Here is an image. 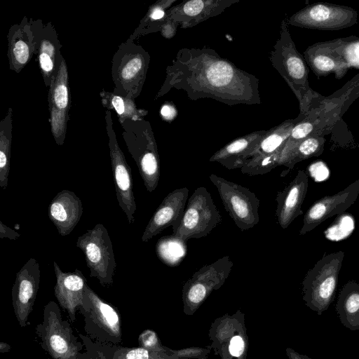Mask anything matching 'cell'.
I'll return each instance as SVG.
<instances>
[{
  "mask_svg": "<svg viewBox=\"0 0 359 359\" xmlns=\"http://www.w3.org/2000/svg\"><path fill=\"white\" fill-rule=\"evenodd\" d=\"M172 88L184 90L192 100L210 98L230 106L261 103L259 80L207 48L177 52L156 98Z\"/></svg>",
  "mask_w": 359,
  "mask_h": 359,
  "instance_id": "6da1fadb",
  "label": "cell"
},
{
  "mask_svg": "<svg viewBox=\"0 0 359 359\" xmlns=\"http://www.w3.org/2000/svg\"><path fill=\"white\" fill-rule=\"evenodd\" d=\"M120 124L122 137L136 163L144 187L152 192L160 179V159L151 126L144 119H126Z\"/></svg>",
  "mask_w": 359,
  "mask_h": 359,
  "instance_id": "7a4b0ae2",
  "label": "cell"
},
{
  "mask_svg": "<svg viewBox=\"0 0 359 359\" xmlns=\"http://www.w3.org/2000/svg\"><path fill=\"white\" fill-rule=\"evenodd\" d=\"M150 56L142 46L129 39L122 43L111 60L113 93L127 98L137 97L144 84Z\"/></svg>",
  "mask_w": 359,
  "mask_h": 359,
  "instance_id": "3957f363",
  "label": "cell"
},
{
  "mask_svg": "<svg viewBox=\"0 0 359 359\" xmlns=\"http://www.w3.org/2000/svg\"><path fill=\"white\" fill-rule=\"evenodd\" d=\"M344 257L341 250L324 255L302 281L303 300L318 315L327 311L335 298Z\"/></svg>",
  "mask_w": 359,
  "mask_h": 359,
  "instance_id": "277c9868",
  "label": "cell"
},
{
  "mask_svg": "<svg viewBox=\"0 0 359 359\" xmlns=\"http://www.w3.org/2000/svg\"><path fill=\"white\" fill-rule=\"evenodd\" d=\"M36 333L41 347L53 359H82L83 344L74 335L55 302L44 306L43 321L36 327Z\"/></svg>",
  "mask_w": 359,
  "mask_h": 359,
  "instance_id": "5b68a950",
  "label": "cell"
},
{
  "mask_svg": "<svg viewBox=\"0 0 359 359\" xmlns=\"http://www.w3.org/2000/svg\"><path fill=\"white\" fill-rule=\"evenodd\" d=\"M79 311L83 316L84 330L94 341L119 345L122 341L118 309L100 297L88 285Z\"/></svg>",
  "mask_w": 359,
  "mask_h": 359,
  "instance_id": "8992f818",
  "label": "cell"
},
{
  "mask_svg": "<svg viewBox=\"0 0 359 359\" xmlns=\"http://www.w3.org/2000/svg\"><path fill=\"white\" fill-rule=\"evenodd\" d=\"M76 245L84 255L90 277L104 287L112 285L116 267L112 242L107 229L97 224L78 237Z\"/></svg>",
  "mask_w": 359,
  "mask_h": 359,
  "instance_id": "52a82bcc",
  "label": "cell"
},
{
  "mask_svg": "<svg viewBox=\"0 0 359 359\" xmlns=\"http://www.w3.org/2000/svg\"><path fill=\"white\" fill-rule=\"evenodd\" d=\"M187 201L180 226L172 235L184 242L206 236L222 222V216L205 187L196 189Z\"/></svg>",
  "mask_w": 359,
  "mask_h": 359,
  "instance_id": "ba28073f",
  "label": "cell"
},
{
  "mask_svg": "<svg viewBox=\"0 0 359 359\" xmlns=\"http://www.w3.org/2000/svg\"><path fill=\"white\" fill-rule=\"evenodd\" d=\"M233 265L230 257L224 255L211 264L203 266L184 283L182 303L186 315H193L213 290L224 285Z\"/></svg>",
  "mask_w": 359,
  "mask_h": 359,
  "instance_id": "9c48e42d",
  "label": "cell"
},
{
  "mask_svg": "<svg viewBox=\"0 0 359 359\" xmlns=\"http://www.w3.org/2000/svg\"><path fill=\"white\" fill-rule=\"evenodd\" d=\"M210 348L221 359H246L249 339L245 323V315L241 310L216 318L208 333Z\"/></svg>",
  "mask_w": 359,
  "mask_h": 359,
  "instance_id": "30bf717a",
  "label": "cell"
},
{
  "mask_svg": "<svg viewBox=\"0 0 359 359\" xmlns=\"http://www.w3.org/2000/svg\"><path fill=\"white\" fill-rule=\"evenodd\" d=\"M210 180L217 188L226 211L242 231L259 222L260 201L249 189L211 174Z\"/></svg>",
  "mask_w": 359,
  "mask_h": 359,
  "instance_id": "8fae6325",
  "label": "cell"
},
{
  "mask_svg": "<svg viewBox=\"0 0 359 359\" xmlns=\"http://www.w3.org/2000/svg\"><path fill=\"white\" fill-rule=\"evenodd\" d=\"M105 121L117 201L126 214L129 224H133L135 222L134 214L137 210V205L133 192L131 168L118 144L111 110H106Z\"/></svg>",
  "mask_w": 359,
  "mask_h": 359,
  "instance_id": "7c38bea8",
  "label": "cell"
},
{
  "mask_svg": "<svg viewBox=\"0 0 359 359\" xmlns=\"http://www.w3.org/2000/svg\"><path fill=\"white\" fill-rule=\"evenodd\" d=\"M32 29L40 72L46 86H50L63 58L62 44L51 22L32 18Z\"/></svg>",
  "mask_w": 359,
  "mask_h": 359,
  "instance_id": "4fadbf2b",
  "label": "cell"
},
{
  "mask_svg": "<svg viewBox=\"0 0 359 359\" xmlns=\"http://www.w3.org/2000/svg\"><path fill=\"white\" fill-rule=\"evenodd\" d=\"M40 277L39 264L34 258H30L16 273L11 297L16 319L22 327L29 324V316L33 310Z\"/></svg>",
  "mask_w": 359,
  "mask_h": 359,
  "instance_id": "5bb4252c",
  "label": "cell"
},
{
  "mask_svg": "<svg viewBox=\"0 0 359 359\" xmlns=\"http://www.w3.org/2000/svg\"><path fill=\"white\" fill-rule=\"evenodd\" d=\"M358 196L359 180H357L337 194L318 199L305 213L299 235L311 231L330 217L344 213L355 203Z\"/></svg>",
  "mask_w": 359,
  "mask_h": 359,
  "instance_id": "9a60e30c",
  "label": "cell"
},
{
  "mask_svg": "<svg viewBox=\"0 0 359 359\" xmlns=\"http://www.w3.org/2000/svg\"><path fill=\"white\" fill-rule=\"evenodd\" d=\"M189 189L178 188L170 192L149 219L142 236L147 242L167 227H172L173 234L178 229L188 201Z\"/></svg>",
  "mask_w": 359,
  "mask_h": 359,
  "instance_id": "2e32d148",
  "label": "cell"
},
{
  "mask_svg": "<svg viewBox=\"0 0 359 359\" xmlns=\"http://www.w3.org/2000/svg\"><path fill=\"white\" fill-rule=\"evenodd\" d=\"M53 266L56 277L55 296L73 323L76 320V310L83 304L88 285L86 278L77 269L74 272H64L56 262H53Z\"/></svg>",
  "mask_w": 359,
  "mask_h": 359,
  "instance_id": "e0dca14e",
  "label": "cell"
},
{
  "mask_svg": "<svg viewBox=\"0 0 359 359\" xmlns=\"http://www.w3.org/2000/svg\"><path fill=\"white\" fill-rule=\"evenodd\" d=\"M238 1L191 0L166 10V19L184 28L191 27L222 13Z\"/></svg>",
  "mask_w": 359,
  "mask_h": 359,
  "instance_id": "ac0fdd59",
  "label": "cell"
},
{
  "mask_svg": "<svg viewBox=\"0 0 359 359\" xmlns=\"http://www.w3.org/2000/svg\"><path fill=\"white\" fill-rule=\"evenodd\" d=\"M308 188V175L303 170H299L289 184L277 194L276 215L282 229H287L297 217L303 214L302 205Z\"/></svg>",
  "mask_w": 359,
  "mask_h": 359,
  "instance_id": "d6986e66",
  "label": "cell"
},
{
  "mask_svg": "<svg viewBox=\"0 0 359 359\" xmlns=\"http://www.w3.org/2000/svg\"><path fill=\"white\" fill-rule=\"evenodd\" d=\"M7 39L9 68L20 73L36 55L32 18L25 16L20 23L12 25Z\"/></svg>",
  "mask_w": 359,
  "mask_h": 359,
  "instance_id": "ffe728a7",
  "label": "cell"
},
{
  "mask_svg": "<svg viewBox=\"0 0 359 359\" xmlns=\"http://www.w3.org/2000/svg\"><path fill=\"white\" fill-rule=\"evenodd\" d=\"M79 335L85 347L82 359H178L176 355L154 352L140 346L122 347Z\"/></svg>",
  "mask_w": 359,
  "mask_h": 359,
  "instance_id": "44dd1931",
  "label": "cell"
},
{
  "mask_svg": "<svg viewBox=\"0 0 359 359\" xmlns=\"http://www.w3.org/2000/svg\"><path fill=\"white\" fill-rule=\"evenodd\" d=\"M82 213L81 199L74 192L67 189L57 193L48 208L50 220L62 236L70 234L80 221Z\"/></svg>",
  "mask_w": 359,
  "mask_h": 359,
  "instance_id": "7402d4cb",
  "label": "cell"
},
{
  "mask_svg": "<svg viewBox=\"0 0 359 359\" xmlns=\"http://www.w3.org/2000/svg\"><path fill=\"white\" fill-rule=\"evenodd\" d=\"M268 130L253 132L237 138L217 151L209 159L229 170L242 168L252 157Z\"/></svg>",
  "mask_w": 359,
  "mask_h": 359,
  "instance_id": "603a6c76",
  "label": "cell"
},
{
  "mask_svg": "<svg viewBox=\"0 0 359 359\" xmlns=\"http://www.w3.org/2000/svg\"><path fill=\"white\" fill-rule=\"evenodd\" d=\"M338 317L344 326L351 331L359 330V284L347 282L340 290L336 304Z\"/></svg>",
  "mask_w": 359,
  "mask_h": 359,
  "instance_id": "cb8c5ba5",
  "label": "cell"
},
{
  "mask_svg": "<svg viewBox=\"0 0 359 359\" xmlns=\"http://www.w3.org/2000/svg\"><path fill=\"white\" fill-rule=\"evenodd\" d=\"M48 107H53L61 112L69 114L70 107V91L67 65L64 57L58 70L49 86Z\"/></svg>",
  "mask_w": 359,
  "mask_h": 359,
  "instance_id": "d4e9b609",
  "label": "cell"
},
{
  "mask_svg": "<svg viewBox=\"0 0 359 359\" xmlns=\"http://www.w3.org/2000/svg\"><path fill=\"white\" fill-rule=\"evenodd\" d=\"M101 102L107 110H114L119 123L126 119L141 120L147 115V110L138 108L135 100L115 94L102 89L100 93Z\"/></svg>",
  "mask_w": 359,
  "mask_h": 359,
  "instance_id": "484cf974",
  "label": "cell"
},
{
  "mask_svg": "<svg viewBox=\"0 0 359 359\" xmlns=\"http://www.w3.org/2000/svg\"><path fill=\"white\" fill-rule=\"evenodd\" d=\"M13 130V108L10 107L0 121V187H8L11 167V141Z\"/></svg>",
  "mask_w": 359,
  "mask_h": 359,
  "instance_id": "4316f807",
  "label": "cell"
},
{
  "mask_svg": "<svg viewBox=\"0 0 359 359\" xmlns=\"http://www.w3.org/2000/svg\"><path fill=\"white\" fill-rule=\"evenodd\" d=\"M289 136L288 129L283 125L268 130L250 159L268 157L275 154L280 156Z\"/></svg>",
  "mask_w": 359,
  "mask_h": 359,
  "instance_id": "83f0119b",
  "label": "cell"
},
{
  "mask_svg": "<svg viewBox=\"0 0 359 359\" xmlns=\"http://www.w3.org/2000/svg\"><path fill=\"white\" fill-rule=\"evenodd\" d=\"M173 2L175 1H161L152 5L129 39L134 41L135 38L142 34L161 30V27L166 21V10L165 9Z\"/></svg>",
  "mask_w": 359,
  "mask_h": 359,
  "instance_id": "f1b7e54d",
  "label": "cell"
},
{
  "mask_svg": "<svg viewBox=\"0 0 359 359\" xmlns=\"http://www.w3.org/2000/svg\"><path fill=\"white\" fill-rule=\"evenodd\" d=\"M319 148L320 142L318 140L306 139L283 154L280 157L278 165L287 167L289 171L297 162L316 154Z\"/></svg>",
  "mask_w": 359,
  "mask_h": 359,
  "instance_id": "f546056e",
  "label": "cell"
},
{
  "mask_svg": "<svg viewBox=\"0 0 359 359\" xmlns=\"http://www.w3.org/2000/svg\"><path fill=\"white\" fill-rule=\"evenodd\" d=\"M335 222L325 231L327 239L338 241L345 239L354 229V219L349 214L339 215Z\"/></svg>",
  "mask_w": 359,
  "mask_h": 359,
  "instance_id": "4dcf8cb0",
  "label": "cell"
},
{
  "mask_svg": "<svg viewBox=\"0 0 359 359\" xmlns=\"http://www.w3.org/2000/svg\"><path fill=\"white\" fill-rule=\"evenodd\" d=\"M48 108L51 133L56 144L62 146L66 137L69 114L61 112L53 107Z\"/></svg>",
  "mask_w": 359,
  "mask_h": 359,
  "instance_id": "1f68e13d",
  "label": "cell"
},
{
  "mask_svg": "<svg viewBox=\"0 0 359 359\" xmlns=\"http://www.w3.org/2000/svg\"><path fill=\"white\" fill-rule=\"evenodd\" d=\"M138 342L140 347L147 350L175 355L173 350L162 346L157 334L151 330H144L139 336Z\"/></svg>",
  "mask_w": 359,
  "mask_h": 359,
  "instance_id": "d6a6232c",
  "label": "cell"
},
{
  "mask_svg": "<svg viewBox=\"0 0 359 359\" xmlns=\"http://www.w3.org/2000/svg\"><path fill=\"white\" fill-rule=\"evenodd\" d=\"M304 15L309 16L306 19H309L310 22L322 23L333 18L334 13L332 9L326 6L317 5L311 8Z\"/></svg>",
  "mask_w": 359,
  "mask_h": 359,
  "instance_id": "836d02e7",
  "label": "cell"
},
{
  "mask_svg": "<svg viewBox=\"0 0 359 359\" xmlns=\"http://www.w3.org/2000/svg\"><path fill=\"white\" fill-rule=\"evenodd\" d=\"M308 171L312 179L318 182L325 181L330 175L329 169L326 165L321 161L312 163L308 168Z\"/></svg>",
  "mask_w": 359,
  "mask_h": 359,
  "instance_id": "e575fe53",
  "label": "cell"
},
{
  "mask_svg": "<svg viewBox=\"0 0 359 359\" xmlns=\"http://www.w3.org/2000/svg\"><path fill=\"white\" fill-rule=\"evenodd\" d=\"M313 126L309 123H303L292 128L290 137L291 140H299L306 137L312 130Z\"/></svg>",
  "mask_w": 359,
  "mask_h": 359,
  "instance_id": "d590c367",
  "label": "cell"
},
{
  "mask_svg": "<svg viewBox=\"0 0 359 359\" xmlns=\"http://www.w3.org/2000/svg\"><path fill=\"white\" fill-rule=\"evenodd\" d=\"M313 64L317 69L323 72L330 71L334 66L333 60L324 55L317 56L313 60Z\"/></svg>",
  "mask_w": 359,
  "mask_h": 359,
  "instance_id": "8d00e7d4",
  "label": "cell"
},
{
  "mask_svg": "<svg viewBox=\"0 0 359 359\" xmlns=\"http://www.w3.org/2000/svg\"><path fill=\"white\" fill-rule=\"evenodd\" d=\"M160 114L164 120L171 121L175 118L177 110L171 103H165L161 108Z\"/></svg>",
  "mask_w": 359,
  "mask_h": 359,
  "instance_id": "74e56055",
  "label": "cell"
},
{
  "mask_svg": "<svg viewBox=\"0 0 359 359\" xmlns=\"http://www.w3.org/2000/svg\"><path fill=\"white\" fill-rule=\"evenodd\" d=\"M20 236L19 233L9 228L0 221V238H8L11 240H16Z\"/></svg>",
  "mask_w": 359,
  "mask_h": 359,
  "instance_id": "f35d334b",
  "label": "cell"
},
{
  "mask_svg": "<svg viewBox=\"0 0 359 359\" xmlns=\"http://www.w3.org/2000/svg\"><path fill=\"white\" fill-rule=\"evenodd\" d=\"M286 355L288 359H312L306 355H302L292 348H287L285 349Z\"/></svg>",
  "mask_w": 359,
  "mask_h": 359,
  "instance_id": "ab89813d",
  "label": "cell"
},
{
  "mask_svg": "<svg viewBox=\"0 0 359 359\" xmlns=\"http://www.w3.org/2000/svg\"><path fill=\"white\" fill-rule=\"evenodd\" d=\"M11 348V346L6 343H4V342L0 343V352L1 353H7V352L10 351Z\"/></svg>",
  "mask_w": 359,
  "mask_h": 359,
  "instance_id": "60d3db41",
  "label": "cell"
},
{
  "mask_svg": "<svg viewBox=\"0 0 359 359\" xmlns=\"http://www.w3.org/2000/svg\"><path fill=\"white\" fill-rule=\"evenodd\" d=\"M354 53L355 57L359 60V46H357L354 48L353 50V53Z\"/></svg>",
  "mask_w": 359,
  "mask_h": 359,
  "instance_id": "b9f144b4",
  "label": "cell"
}]
</instances>
